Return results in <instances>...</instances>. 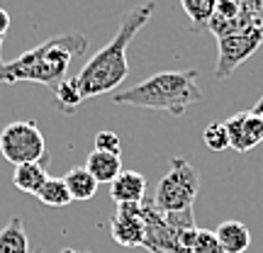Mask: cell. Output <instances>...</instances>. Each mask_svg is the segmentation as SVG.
<instances>
[{
    "mask_svg": "<svg viewBox=\"0 0 263 253\" xmlns=\"http://www.w3.org/2000/svg\"><path fill=\"white\" fill-rule=\"evenodd\" d=\"M200 192V173L185 159H171V170L159 180L156 195L151 197L159 212H183L193 209Z\"/></svg>",
    "mask_w": 263,
    "mask_h": 253,
    "instance_id": "obj_4",
    "label": "cell"
},
{
    "mask_svg": "<svg viewBox=\"0 0 263 253\" xmlns=\"http://www.w3.org/2000/svg\"><path fill=\"white\" fill-rule=\"evenodd\" d=\"M197 71H161L141 83L132 85L127 90L115 93V105H134V107H149L161 110L173 117L185 114L190 105L202 100V90L197 85Z\"/></svg>",
    "mask_w": 263,
    "mask_h": 253,
    "instance_id": "obj_3",
    "label": "cell"
},
{
    "mask_svg": "<svg viewBox=\"0 0 263 253\" xmlns=\"http://www.w3.org/2000/svg\"><path fill=\"white\" fill-rule=\"evenodd\" d=\"M34 253H44V248H37V251H34Z\"/></svg>",
    "mask_w": 263,
    "mask_h": 253,
    "instance_id": "obj_26",
    "label": "cell"
},
{
    "mask_svg": "<svg viewBox=\"0 0 263 253\" xmlns=\"http://www.w3.org/2000/svg\"><path fill=\"white\" fill-rule=\"evenodd\" d=\"M34 197H37L42 205H49V207H66L73 202L71 195H68V188H66L64 178H49L47 183L39 188V192Z\"/></svg>",
    "mask_w": 263,
    "mask_h": 253,
    "instance_id": "obj_18",
    "label": "cell"
},
{
    "mask_svg": "<svg viewBox=\"0 0 263 253\" xmlns=\"http://www.w3.org/2000/svg\"><path fill=\"white\" fill-rule=\"evenodd\" d=\"M202 144L210 151H224L229 149V134H227L224 122H212L202 131Z\"/></svg>",
    "mask_w": 263,
    "mask_h": 253,
    "instance_id": "obj_20",
    "label": "cell"
},
{
    "mask_svg": "<svg viewBox=\"0 0 263 253\" xmlns=\"http://www.w3.org/2000/svg\"><path fill=\"white\" fill-rule=\"evenodd\" d=\"M120 149H122V144H120V137H117L115 131L105 129V131H98V134H95V151H105V153L120 156Z\"/></svg>",
    "mask_w": 263,
    "mask_h": 253,
    "instance_id": "obj_22",
    "label": "cell"
},
{
    "mask_svg": "<svg viewBox=\"0 0 263 253\" xmlns=\"http://www.w3.org/2000/svg\"><path fill=\"white\" fill-rule=\"evenodd\" d=\"M254 112H256V114H258V117H261V120H263V98H261V100H258V103L254 105Z\"/></svg>",
    "mask_w": 263,
    "mask_h": 253,
    "instance_id": "obj_23",
    "label": "cell"
},
{
    "mask_svg": "<svg viewBox=\"0 0 263 253\" xmlns=\"http://www.w3.org/2000/svg\"><path fill=\"white\" fill-rule=\"evenodd\" d=\"M61 253H81V251H73V248H66V251H61Z\"/></svg>",
    "mask_w": 263,
    "mask_h": 253,
    "instance_id": "obj_25",
    "label": "cell"
},
{
    "mask_svg": "<svg viewBox=\"0 0 263 253\" xmlns=\"http://www.w3.org/2000/svg\"><path fill=\"white\" fill-rule=\"evenodd\" d=\"M141 219H144V248L149 253H190V248L180 244L178 231L166 222L163 212L156 209L151 197L139 202Z\"/></svg>",
    "mask_w": 263,
    "mask_h": 253,
    "instance_id": "obj_8",
    "label": "cell"
},
{
    "mask_svg": "<svg viewBox=\"0 0 263 253\" xmlns=\"http://www.w3.org/2000/svg\"><path fill=\"white\" fill-rule=\"evenodd\" d=\"M261 47H263V22L256 25V27H251V29H244V32L219 37L217 39L215 78L217 81H227L239 66L244 64L246 59L254 56Z\"/></svg>",
    "mask_w": 263,
    "mask_h": 253,
    "instance_id": "obj_7",
    "label": "cell"
},
{
    "mask_svg": "<svg viewBox=\"0 0 263 253\" xmlns=\"http://www.w3.org/2000/svg\"><path fill=\"white\" fill-rule=\"evenodd\" d=\"M85 170L100 183H112L120 173H122V161L115 153H105V151H93L88 161H85Z\"/></svg>",
    "mask_w": 263,
    "mask_h": 253,
    "instance_id": "obj_14",
    "label": "cell"
},
{
    "mask_svg": "<svg viewBox=\"0 0 263 253\" xmlns=\"http://www.w3.org/2000/svg\"><path fill=\"white\" fill-rule=\"evenodd\" d=\"M227 134H229V149L246 153V151L256 149L263 141V120L254 110L249 112H236L224 122Z\"/></svg>",
    "mask_w": 263,
    "mask_h": 253,
    "instance_id": "obj_9",
    "label": "cell"
},
{
    "mask_svg": "<svg viewBox=\"0 0 263 253\" xmlns=\"http://www.w3.org/2000/svg\"><path fill=\"white\" fill-rule=\"evenodd\" d=\"M217 0H180V8L188 15V20L193 22V32L205 29L207 22L212 20Z\"/></svg>",
    "mask_w": 263,
    "mask_h": 253,
    "instance_id": "obj_19",
    "label": "cell"
},
{
    "mask_svg": "<svg viewBox=\"0 0 263 253\" xmlns=\"http://www.w3.org/2000/svg\"><path fill=\"white\" fill-rule=\"evenodd\" d=\"M263 22V0H217L207 29L217 39L251 29Z\"/></svg>",
    "mask_w": 263,
    "mask_h": 253,
    "instance_id": "obj_6",
    "label": "cell"
},
{
    "mask_svg": "<svg viewBox=\"0 0 263 253\" xmlns=\"http://www.w3.org/2000/svg\"><path fill=\"white\" fill-rule=\"evenodd\" d=\"M190 253H224V248H222V244L217 241L215 231H210V229H197Z\"/></svg>",
    "mask_w": 263,
    "mask_h": 253,
    "instance_id": "obj_21",
    "label": "cell"
},
{
    "mask_svg": "<svg viewBox=\"0 0 263 253\" xmlns=\"http://www.w3.org/2000/svg\"><path fill=\"white\" fill-rule=\"evenodd\" d=\"M217 241L222 244L224 253H244L249 246H251V231L244 222H236V219H229V222H222L217 226Z\"/></svg>",
    "mask_w": 263,
    "mask_h": 253,
    "instance_id": "obj_13",
    "label": "cell"
},
{
    "mask_svg": "<svg viewBox=\"0 0 263 253\" xmlns=\"http://www.w3.org/2000/svg\"><path fill=\"white\" fill-rule=\"evenodd\" d=\"M3 39H5V37L0 34V49H3ZM3 66H5V61H3V56H0V68H3Z\"/></svg>",
    "mask_w": 263,
    "mask_h": 253,
    "instance_id": "obj_24",
    "label": "cell"
},
{
    "mask_svg": "<svg viewBox=\"0 0 263 253\" xmlns=\"http://www.w3.org/2000/svg\"><path fill=\"white\" fill-rule=\"evenodd\" d=\"M88 51V37L81 32H64L49 37L39 47L25 51L22 56L0 68V85L5 83H39L51 90L66 78L76 59Z\"/></svg>",
    "mask_w": 263,
    "mask_h": 253,
    "instance_id": "obj_2",
    "label": "cell"
},
{
    "mask_svg": "<svg viewBox=\"0 0 263 253\" xmlns=\"http://www.w3.org/2000/svg\"><path fill=\"white\" fill-rule=\"evenodd\" d=\"M154 12H156V3H154V0H146V3H141V5H134V8H129L124 12L112 42L105 44L95 56L88 59L85 66L73 78L83 100L98 98V95H105V93H112L115 88L129 75L127 47L132 44V39L139 34V29L151 20Z\"/></svg>",
    "mask_w": 263,
    "mask_h": 253,
    "instance_id": "obj_1",
    "label": "cell"
},
{
    "mask_svg": "<svg viewBox=\"0 0 263 253\" xmlns=\"http://www.w3.org/2000/svg\"><path fill=\"white\" fill-rule=\"evenodd\" d=\"M110 197L115 205H139L146 197V178L137 170H122L110 183Z\"/></svg>",
    "mask_w": 263,
    "mask_h": 253,
    "instance_id": "obj_11",
    "label": "cell"
},
{
    "mask_svg": "<svg viewBox=\"0 0 263 253\" xmlns=\"http://www.w3.org/2000/svg\"><path fill=\"white\" fill-rule=\"evenodd\" d=\"M261 98H263V95H261Z\"/></svg>",
    "mask_w": 263,
    "mask_h": 253,
    "instance_id": "obj_27",
    "label": "cell"
},
{
    "mask_svg": "<svg viewBox=\"0 0 263 253\" xmlns=\"http://www.w3.org/2000/svg\"><path fill=\"white\" fill-rule=\"evenodd\" d=\"M64 183L68 188L71 200H93L95 190H98V180L85 170V166H76L64 176Z\"/></svg>",
    "mask_w": 263,
    "mask_h": 253,
    "instance_id": "obj_15",
    "label": "cell"
},
{
    "mask_svg": "<svg viewBox=\"0 0 263 253\" xmlns=\"http://www.w3.org/2000/svg\"><path fill=\"white\" fill-rule=\"evenodd\" d=\"M47 159L37 161V163H22V166H15V173H12V185L22 192H29V195H37L39 188L49 180L47 173Z\"/></svg>",
    "mask_w": 263,
    "mask_h": 253,
    "instance_id": "obj_12",
    "label": "cell"
},
{
    "mask_svg": "<svg viewBox=\"0 0 263 253\" xmlns=\"http://www.w3.org/2000/svg\"><path fill=\"white\" fill-rule=\"evenodd\" d=\"M81 103H83V98H81V90H78V85H76L73 78H64V81L54 88V105H57L59 112L71 114L78 110Z\"/></svg>",
    "mask_w": 263,
    "mask_h": 253,
    "instance_id": "obj_17",
    "label": "cell"
},
{
    "mask_svg": "<svg viewBox=\"0 0 263 253\" xmlns=\"http://www.w3.org/2000/svg\"><path fill=\"white\" fill-rule=\"evenodd\" d=\"M110 234L124 248H139L144 246V219H141L139 205H117Z\"/></svg>",
    "mask_w": 263,
    "mask_h": 253,
    "instance_id": "obj_10",
    "label": "cell"
},
{
    "mask_svg": "<svg viewBox=\"0 0 263 253\" xmlns=\"http://www.w3.org/2000/svg\"><path fill=\"white\" fill-rule=\"evenodd\" d=\"M0 153L12 166L37 163V161L49 156L44 134L37 127V122H32V120H17L0 131Z\"/></svg>",
    "mask_w": 263,
    "mask_h": 253,
    "instance_id": "obj_5",
    "label": "cell"
},
{
    "mask_svg": "<svg viewBox=\"0 0 263 253\" xmlns=\"http://www.w3.org/2000/svg\"><path fill=\"white\" fill-rule=\"evenodd\" d=\"M0 253H29V239L20 217H12L0 229Z\"/></svg>",
    "mask_w": 263,
    "mask_h": 253,
    "instance_id": "obj_16",
    "label": "cell"
}]
</instances>
